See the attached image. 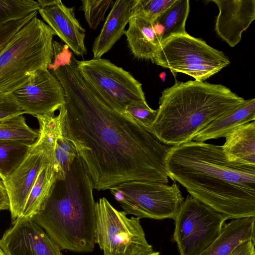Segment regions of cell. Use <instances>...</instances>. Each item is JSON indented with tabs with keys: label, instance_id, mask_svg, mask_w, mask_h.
<instances>
[{
	"label": "cell",
	"instance_id": "cell-30",
	"mask_svg": "<svg viewBox=\"0 0 255 255\" xmlns=\"http://www.w3.org/2000/svg\"><path fill=\"white\" fill-rule=\"evenodd\" d=\"M38 11H34L25 18L12 21L0 28V53L10 41L14 35L35 15Z\"/></svg>",
	"mask_w": 255,
	"mask_h": 255
},
{
	"label": "cell",
	"instance_id": "cell-11",
	"mask_svg": "<svg viewBox=\"0 0 255 255\" xmlns=\"http://www.w3.org/2000/svg\"><path fill=\"white\" fill-rule=\"evenodd\" d=\"M77 69L95 92L122 112L134 103L146 102L141 84L128 72L102 58L78 61Z\"/></svg>",
	"mask_w": 255,
	"mask_h": 255
},
{
	"label": "cell",
	"instance_id": "cell-17",
	"mask_svg": "<svg viewBox=\"0 0 255 255\" xmlns=\"http://www.w3.org/2000/svg\"><path fill=\"white\" fill-rule=\"evenodd\" d=\"M125 30L128 46L138 59L152 60L162 42L161 35L154 22L139 15H132Z\"/></svg>",
	"mask_w": 255,
	"mask_h": 255
},
{
	"label": "cell",
	"instance_id": "cell-20",
	"mask_svg": "<svg viewBox=\"0 0 255 255\" xmlns=\"http://www.w3.org/2000/svg\"><path fill=\"white\" fill-rule=\"evenodd\" d=\"M255 217L232 220L225 224L218 238L198 255H228L243 242L255 240Z\"/></svg>",
	"mask_w": 255,
	"mask_h": 255
},
{
	"label": "cell",
	"instance_id": "cell-34",
	"mask_svg": "<svg viewBox=\"0 0 255 255\" xmlns=\"http://www.w3.org/2000/svg\"><path fill=\"white\" fill-rule=\"evenodd\" d=\"M57 0H38L40 8L51 5L56 2Z\"/></svg>",
	"mask_w": 255,
	"mask_h": 255
},
{
	"label": "cell",
	"instance_id": "cell-26",
	"mask_svg": "<svg viewBox=\"0 0 255 255\" xmlns=\"http://www.w3.org/2000/svg\"><path fill=\"white\" fill-rule=\"evenodd\" d=\"M77 155L74 146L64 133L61 120V127L56 138L54 150L58 180L65 179L67 172Z\"/></svg>",
	"mask_w": 255,
	"mask_h": 255
},
{
	"label": "cell",
	"instance_id": "cell-5",
	"mask_svg": "<svg viewBox=\"0 0 255 255\" xmlns=\"http://www.w3.org/2000/svg\"><path fill=\"white\" fill-rule=\"evenodd\" d=\"M55 35L36 15L14 35L0 53V95L12 93L35 72L48 69Z\"/></svg>",
	"mask_w": 255,
	"mask_h": 255
},
{
	"label": "cell",
	"instance_id": "cell-21",
	"mask_svg": "<svg viewBox=\"0 0 255 255\" xmlns=\"http://www.w3.org/2000/svg\"><path fill=\"white\" fill-rule=\"evenodd\" d=\"M57 180L54 152L40 171L18 219H32L51 194Z\"/></svg>",
	"mask_w": 255,
	"mask_h": 255
},
{
	"label": "cell",
	"instance_id": "cell-4",
	"mask_svg": "<svg viewBox=\"0 0 255 255\" xmlns=\"http://www.w3.org/2000/svg\"><path fill=\"white\" fill-rule=\"evenodd\" d=\"M245 100L221 84L176 81L162 92L155 120L146 129L162 143L178 145Z\"/></svg>",
	"mask_w": 255,
	"mask_h": 255
},
{
	"label": "cell",
	"instance_id": "cell-37",
	"mask_svg": "<svg viewBox=\"0 0 255 255\" xmlns=\"http://www.w3.org/2000/svg\"><path fill=\"white\" fill-rule=\"evenodd\" d=\"M0 255H6L0 246Z\"/></svg>",
	"mask_w": 255,
	"mask_h": 255
},
{
	"label": "cell",
	"instance_id": "cell-2",
	"mask_svg": "<svg viewBox=\"0 0 255 255\" xmlns=\"http://www.w3.org/2000/svg\"><path fill=\"white\" fill-rule=\"evenodd\" d=\"M169 178L228 219L255 217V166L228 160L222 145L190 141L170 146Z\"/></svg>",
	"mask_w": 255,
	"mask_h": 255
},
{
	"label": "cell",
	"instance_id": "cell-31",
	"mask_svg": "<svg viewBox=\"0 0 255 255\" xmlns=\"http://www.w3.org/2000/svg\"><path fill=\"white\" fill-rule=\"evenodd\" d=\"M23 114L24 112L12 93L0 95V123Z\"/></svg>",
	"mask_w": 255,
	"mask_h": 255
},
{
	"label": "cell",
	"instance_id": "cell-38",
	"mask_svg": "<svg viewBox=\"0 0 255 255\" xmlns=\"http://www.w3.org/2000/svg\"><path fill=\"white\" fill-rule=\"evenodd\" d=\"M2 210V208L0 207V211Z\"/></svg>",
	"mask_w": 255,
	"mask_h": 255
},
{
	"label": "cell",
	"instance_id": "cell-12",
	"mask_svg": "<svg viewBox=\"0 0 255 255\" xmlns=\"http://www.w3.org/2000/svg\"><path fill=\"white\" fill-rule=\"evenodd\" d=\"M12 94L24 113L35 117L54 113L66 101L61 82L48 69L35 72Z\"/></svg>",
	"mask_w": 255,
	"mask_h": 255
},
{
	"label": "cell",
	"instance_id": "cell-1",
	"mask_svg": "<svg viewBox=\"0 0 255 255\" xmlns=\"http://www.w3.org/2000/svg\"><path fill=\"white\" fill-rule=\"evenodd\" d=\"M65 93L59 109L67 138L85 163L94 189L131 181L167 184L170 146L101 97L79 73L77 60L52 69Z\"/></svg>",
	"mask_w": 255,
	"mask_h": 255
},
{
	"label": "cell",
	"instance_id": "cell-7",
	"mask_svg": "<svg viewBox=\"0 0 255 255\" xmlns=\"http://www.w3.org/2000/svg\"><path fill=\"white\" fill-rule=\"evenodd\" d=\"M39 135L14 171L3 181L7 191L12 222L21 217L30 191L42 167L54 153L55 140L61 127L59 114L36 116Z\"/></svg>",
	"mask_w": 255,
	"mask_h": 255
},
{
	"label": "cell",
	"instance_id": "cell-6",
	"mask_svg": "<svg viewBox=\"0 0 255 255\" xmlns=\"http://www.w3.org/2000/svg\"><path fill=\"white\" fill-rule=\"evenodd\" d=\"M172 73H182L203 82L230 64L221 51L186 33L163 40L151 60Z\"/></svg>",
	"mask_w": 255,
	"mask_h": 255
},
{
	"label": "cell",
	"instance_id": "cell-9",
	"mask_svg": "<svg viewBox=\"0 0 255 255\" xmlns=\"http://www.w3.org/2000/svg\"><path fill=\"white\" fill-rule=\"evenodd\" d=\"M103 197L96 202L95 242L104 255H148L154 252L137 217H127Z\"/></svg>",
	"mask_w": 255,
	"mask_h": 255
},
{
	"label": "cell",
	"instance_id": "cell-32",
	"mask_svg": "<svg viewBox=\"0 0 255 255\" xmlns=\"http://www.w3.org/2000/svg\"><path fill=\"white\" fill-rule=\"evenodd\" d=\"M255 240L243 242L228 255H252L255 253Z\"/></svg>",
	"mask_w": 255,
	"mask_h": 255
},
{
	"label": "cell",
	"instance_id": "cell-36",
	"mask_svg": "<svg viewBox=\"0 0 255 255\" xmlns=\"http://www.w3.org/2000/svg\"><path fill=\"white\" fill-rule=\"evenodd\" d=\"M148 255H160V253L158 252H155L154 251L153 253H152L150 254H149Z\"/></svg>",
	"mask_w": 255,
	"mask_h": 255
},
{
	"label": "cell",
	"instance_id": "cell-18",
	"mask_svg": "<svg viewBox=\"0 0 255 255\" xmlns=\"http://www.w3.org/2000/svg\"><path fill=\"white\" fill-rule=\"evenodd\" d=\"M255 120V99L245 100L234 109L212 121L198 132L192 140L205 142L225 137L236 128Z\"/></svg>",
	"mask_w": 255,
	"mask_h": 255
},
{
	"label": "cell",
	"instance_id": "cell-22",
	"mask_svg": "<svg viewBox=\"0 0 255 255\" xmlns=\"http://www.w3.org/2000/svg\"><path fill=\"white\" fill-rule=\"evenodd\" d=\"M189 10L188 0H175L157 17L154 23L161 27L162 42L171 36L187 33L185 23Z\"/></svg>",
	"mask_w": 255,
	"mask_h": 255
},
{
	"label": "cell",
	"instance_id": "cell-33",
	"mask_svg": "<svg viewBox=\"0 0 255 255\" xmlns=\"http://www.w3.org/2000/svg\"><path fill=\"white\" fill-rule=\"evenodd\" d=\"M0 207L3 210L10 209V201L9 196L3 183L0 178Z\"/></svg>",
	"mask_w": 255,
	"mask_h": 255
},
{
	"label": "cell",
	"instance_id": "cell-16",
	"mask_svg": "<svg viewBox=\"0 0 255 255\" xmlns=\"http://www.w3.org/2000/svg\"><path fill=\"white\" fill-rule=\"evenodd\" d=\"M133 0L115 1L100 34L92 47L94 58H102L125 34V28L131 16Z\"/></svg>",
	"mask_w": 255,
	"mask_h": 255
},
{
	"label": "cell",
	"instance_id": "cell-25",
	"mask_svg": "<svg viewBox=\"0 0 255 255\" xmlns=\"http://www.w3.org/2000/svg\"><path fill=\"white\" fill-rule=\"evenodd\" d=\"M39 8L38 1L34 0H0V28L38 11Z\"/></svg>",
	"mask_w": 255,
	"mask_h": 255
},
{
	"label": "cell",
	"instance_id": "cell-23",
	"mask_svg": "<svg viewBox=\"0 0 255 255\" xmlns=\"http://www.w3.org/2000/svg\"><path fill=\"white\" fill-rule=\"evenodd\" d=\"M32 144L21 141L0 140V178L2 181L19 165Z\"/></svg>",
	"mask_w": 255,
	"mask_h": 255
},
{
	"label": "cell",
	"instance_id": "cell-19",
	"mask_svg": "<svg viewBox=\"0 0 255 255\" xmlns=\"http://www.w3.org/2000/svg\"><path fill=\"white\" fill-rule=\"evenodd\" d=\"M222 145L228 160L241 165L255 166V122L240 126L225 137Z\"/></svg>",
	"mask_w": 255,
	"mask_h": 255
},
{
	"label": "cell",
	"instance_id": "cell-10",
	"mask_svg": "<svg viewBox=\"0 0 255 255\" xmlns=\"http://www.w3.org/2000/svg\"><path fill=\"white\" fill-rule=\"evenodd\" d=\"M228 218L190 195L174 220L173 241L179 255H198L220 236Z\"/></svg>",
	"mask_w": 255,
	"mask_h": 255
},
{
	"label": "cell",
	"instance_id": "cell-35",
	"mask_svg": "<svg viewBox=\"0 0 255 255\" xmlns=\"http://www.w3.org/2000/svg\"><path fill=\"white\" fill-rule=\"evenodd\" d=\"M166 73L165 72H162L159 75L160 78L162 80L163 82H164L166 78Z\"/></svg>",
	"mask_w": 255,
	"mask_h": 255
},
{
	"label": "cell",
	"instance_id": "cell-14",
	"mask_svg": "<svg viewBox=\"0 0 255 255\" xmlns=\"http://www.w3.org/2000/svg\"><path fill=\"white\" fill-rule=\"evenodd\" d=\"M217 5L215 30L230 47L240 41L243 32L255 18V0H212Z\"/></svg>",
	"mask_w": 255,
	"mask_h": 255
},
{
	"label": "cell",
	"instance_id": "cell-3",
	"mask_svg": "<svg viewBox=\"0 0 255 255\" xmlns=\"http://www.w3.org/2000/svg\"><path fill=\"white\" fill-rule=\"evenodd\" d=\"M93 189L87 168L77 155L65 179L57 181L32 219L61 251L89 253L94 250L96 202Z\"/></svg>",
	"mask_w": 255,
	"mask_h": 255
},
{
	"label": "cell",
	"instance_id": "cell-29",
	"mask_svg": "<svg viewBox=\"0 0 255 255\" xmlns=\"http://www.w3.org/2000/svg\"><path fill=\"white\" fill-rule=\"evenodd\" d=\"M125 112L140 125L148 128L153 124L157 111L150 108L147 102H137L128 105Z\"/></svg>",
	"mask_w": 255,
	"mask_h": 255
},
{
	"label": "cell",
	"instance_id": "cell-13",
	"mask_svg": "<svg viewBox=\"0 0 255 255\" xmlns=\"http://www.w3.org/2000/svg\"><path fill=\"white\" fill-rule=\"evenodd\" d=\"M0 246L6 255H62L58 246L32 219L12 222L0 239Z\"/></svg>",
	"mask_w": 255,
	"mask_h": 255
},
{
	"label": "cell",
	"instance_id": "cell-15",
	"mask_svg": "<svg viewBox=\"0 0 255 255\" xmlns=\"http://www.w3.org/2000/svg\"><path fill=\"white\" fill-rule=\"evenodd\" d=\"M38 12L57 35L76 55L83 56L87 53L85 45V29L76 18L74 7H68L60 0Z\"/></svg>",
	"mask_w": 255,
	"mask_h": 255
},
{
	"label": "cell",
	"instance_id": "cell-28",
	"mask_svg": "<svg viewBox=\"0 0 255 255\" xmlns=\"http://www.w3.org/2000/svg\"><path fill=\"white\" fill-rule=\"evenodd\" d=\"M175 0H133L131 16L144 17L153 22Z\"/></svg>",
	"mask_w": 255,
	"mask_h": 255
},
{
	"label": "cell",
	"instance_id": "cell-8",
	"mask_svg": "<svg viewBox=\"0 0 255 255\" xmlns=\"http://www.w3.org/2000/svg\"><path fill=\"white\" fill-rule=\"evenodd\" d=\"M110 191L127 214L155 220L176 216L184 200L175 181L171 185L157 182L131 181Z\"/></svg>",
	"mask_w": 255,
	"mask_h": 255
},
{
	"label": "cell",
	"instance_id": "cell-24",
	"mask_svg": "<svg viewBox=\"0 0 255 255\" xmlns=\"http://www.w3.org/2000/svg\"><path fill=\"white\" fill-rule=\"evenodd\" d=\"M38 135V130L30 128L22 115L11 118L0 123V140L33 143Z\"/></svg>",
	"mask_w": 255,
	"mask_h": 255
},
{
	"label": "cell",
	"instance_id": "cell-27",
	"mask_svg": "<svg viewBox=\"0 0 255 255\" xmlns=\"http://www.w3.org/2000/svg\"><path fill=\"white\" fill-rule=\"evenodd\" d=\"M79 8L84 12L85 18L89 26L96 29L99 24L104 21L106 12L113 5V0H81Z\"/></svg>",
	"mask_w": 255,
	"mask_h": 255
}]
</instances>
